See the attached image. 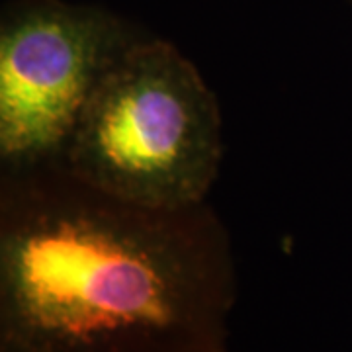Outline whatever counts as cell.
<instances>
[{"label":"cell","instance_id":"cell-3","mask_svg":"<svg viewBox=\"0 0 352 352\" xmlns=\"http://www.w3.org/2000/svg\"><path fill=\"white\" fill-rule=\"evenodd\" d=\"M145 34L98 4L10 0L0 18V166L61 161L104 75Z\"/></svg>","mask_w":352,"mask_h":352},{"label":"cell","instance_id":"cell-2","mask_svg":"<svg viewBox=\"0 0 352 352\" xmlns=\"http://www.w3.org/2000/svg\"><path fill=\"white\" fill-rule=\"evenodd\" d=\"M221 159L214 90L176 45L145 34L104 75L59 163L118 200L180 210L208 201Z\"/></svg>","mask_w":352,"mask_h":352},{"label":"cell","instance_id":"cell-1","mask_svg":"<svg viewBox=\"0 0 352 352\" xmlns=\"http://www.w3.org/2000/svg\"><path fill=\"white\" fill-rule=\"evenodd\" d=\"M235 303L208 201L129 204L59 161L2 168L0 352H231Z\"/></svg>","mask_w":352,"mask_h":352}]
</instances>
